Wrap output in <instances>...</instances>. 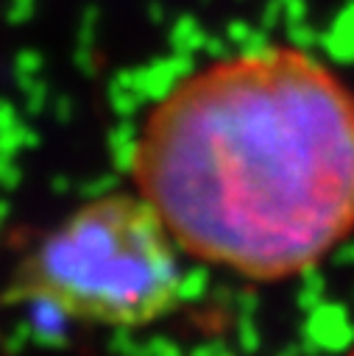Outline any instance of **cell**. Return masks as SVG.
<instances>
[{
  "mask_svg": "<svg viewBox=\"0 0 354 356\" xmlns=\"http://www.w3.org/2000/svg\"><path fill=\"white\" fill-rule=\"evenodd\" d=\"M128 178L184 256L295 278L354 234V89L293 44L220 56L148 106Z\"/></svg>",
  "mask_w": 354,
  "mask_h": 356,
  "instance_id": "1",
  "label": "cell"
},
{
  "mask_svg": "<svg viewBox=\"0 0 354 356\" xmlns=\"http://www.w3.org/2000/svg\"><path fill=\"white\" fill-rule=\"evenodd\" d=\"M348 356H354V345H351V350H348Z\"/></svg>",
  "mask_w": 354,
  "mask_h": 356,
  "instance_id": "3",
  "label": "cell"
},
{
  "mask_svg": "<svg viewBox=\"0 0 354 356\" xmlns=\"http://www.w3.org/2000/svg\"><path fill=\"white\" fill-rule=\"evenodd\" d=\"M181 256L134 189L106 192L72 209L33 245L6 295L84 325L142 328L181 303Z\"/></svg>",
  "mask_w": 354,
  "mask_h": 356,
  "instance_id": "2",
  "label": "cell"
}]
</instances>
